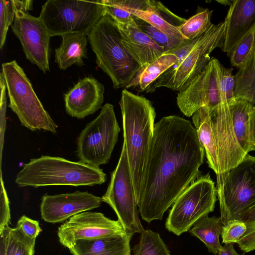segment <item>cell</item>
Returning a JSON list of instances; mask_svg holds the SVG:
<instances>
[{"instance_id": "cell-1", "label": "cell", "mask_w": 255, "mask_h": 255, "mask_svg": "<svg viewBox=\"0 0 255 255\" xmlns=\"http://www.w3.org/2000/svg\"><path fill=\"white\" fill-rule=\"evenodd\" d=\"M204 155L190 121L172 115L155 124L137 203L143 220L162 219L181 193L201 176Z\"/></svg>"}, {"instance_id": "cell-2", "label": "cell", "mask_w": 255, "mask_h": 255, "mask_svg": "<svg viewBox=\"0 0 255 255\" xmlns=\"http://www.w3.org/2000/svg\"><path fill=\"white\" fill-rule=\"evenodd\" d=\"M119 104L123 117L124 143L137 203L153 136L156 113L150 101L126 89L122 92Z\"/></svg>"}, {"instance_id": "cell-3", "label": "cell", "mask_w": 255, "mask_h": 255, "mask_svg": "<svg viewBox=\"0 0 255 255\" xmlns=\"http://www.w3.org/2000/svg\"><path fill=\"white\" fill-rule=\"evenodd\" d=\"M106 181V175L99 167L80 161L44 155L30 159L28 163L23 164L15 182L20 187L38 188L54 185L92 186Z\"/></svg>"}, {"instance_id": "cell-4", "label": "cell", "mask_w": 255, "mask_h": 255, "mask_svg": "<svg viewBox=\"0 0 255 255\" xmlns=\"http://www.w3.org/2000/svg\"><path fill=\"white\" fill-rule=\"evenodd\" d=\"M98 66L115 89L126 88L141 68L124 47L117 22L104 15L87 35Z\"/></svg>"}, {"instance_id": "cell-5", "label": "cell", "mask_w": 255, "mask_h": 255, "mask_svg": "<svg viewBox=\"0 0 255 255\" xmlns=\"http://www.w3.org/2000/svg\"><path fill=\"white\" fill-rule=\"evenodd\" d=\"M2 74L9 98L8 107L17 116L22 126L32 131L57 133L58 126L44 109L31 83L15 60L3 63Z\"/></svg>"}, {"instance_id": "cell-6", "label": "cell", "mask_w": 255, "mask_h": 255, "mask_svg": "<svg viewBox=\"0 0 255 255\" xmlns=\"http://www.w3.org/2000/svg\"><path fill=\"white\" fill-rule=\"evenodd\" d=\"M105 14L102 0H48L42 5L39 17L51 37L87 35Z\"/></svg>"}, {"instance_id": "cell-7", "label": "cell", "mask_w": 255, "mask_h": 255, "mask_svg": "<svg viewBox=\"0 0 255 255\" xmlns=\"http://www.w3.org/2000/svg\"><path fill=\"white\" fill-rule=\"evenodd\" d=\"M217 198L223 225L232 220L244 222L255 210V156L247 154L227 173Z\"/></svg>"}, {"instance_id": "cell-8", "label": "cell", "mask_w": 255, "mask_h": 255, "mask_svg": "<svg viewBox=\"0 0 255 255\" xmlns=\"http://www.w3.org/2000/svg\"><path fill=\"white\" fill-rule=\"evenodd\" d=\"M226 30L225 21L212 23L199 37L197 42L183 61L176 67H170L150 87L146 93L165 87L178 92L184 90L199 75L209 62L210 53L217 47L222 48Z\"/></svg>"}, {"instance_id": "cell-9", "label": "cell", "mask_w": 255, "mask_h": 255, "mask_svg": "<svg viewBox=\"0 0 255 255\" xmlns=\"http://www.w3.org/2000/svg\"><path fill=\"white\" fill-rule=\"evenodd\" d=\"M217 200L215 183L209 173L187 187L172 205L165 222L166 229L179 236L201 218L212 212Z\"/></svg>"}, {"instance_id": "cell-10", "label": "cell", "mask_w": 255, "mask_h": 255, "mask_svg": "<svg viewBox=\"0 0 255 255\" xmlns=\"http://www.w3.org/2000/svg\"><path fill=\"white\" fill-rule=\"evenodd\" d=\"M113 105L107 103L99 115L87 124L77 139L79 161L96 167L107 163L120 131Z\"/></svg>"}, {"instance_id": "cell-11", "label": "cell", "mask_w": 255, "mask_h": 255, "mask_svg": "<svg viewBox=\"0 0 255 255\" xmlns=\"http://www.w3.org/2000/svg\"><path fill=\"white\" fill-rule=\"evenodd\" d=\"M102 202L109 204L116 213L127 234L132 236L144 229L138 216L137 202L131 179L126 147L123 143L121 156Z\"/></svg>"}, {"instance_id": "cell-12", "label": "cell", "mask_w": 255, "mask_h": 255, "mask_svg": "<svg viewBox=\"0 0 255 255\" xmlns=\"http://www.w3.org/2000/svg\"><path fill=\"white\" fill-rule=\"evenodd\" d=\"M11 28L19 39L26 58L44 73L49 71L51 36L39 17L28 11H17Z\"/></svg>"}, {"instance_id": "cell-13", "label": "cell", "mask_w": 255, "mask_h": 255, "mask_svg": "<svg viewBox=\"0 0 255 255\" xmlns=\"http://www.w3.org/2000/svg\"><path fill=\"white\" fill-rule=\"evenodd\" d=\"M128 234L119 220H112L100 212L85 211L71 217L59 227V242L70 249L76 241Z\"/></svg>"}, {"instance_id": "cell-14", "label": "cell", "mask_w": 255, "mask_h": 255, "mask_svg": "<svg viewBox=\"0 0 255 255\" xmlns=\"http://www.w3.org/2000/svg\"><path fill=\"white\" fill-rule=\"evenodd\" d=\"M212 57L205 69L183 90L178 92L177 104L181 112L190 117L201 108L215 109L220 102L218 64Z\"/></svg>"}, {"instance_id": "cell-15", "label": "cell", "mask_w": 255, "mask_h": 255, "mask_svg": "<svg viewBox=\"0 0 255 255\" xmlns=\"http://www.w3.org/2000/svg\"><path fill=\"white\" fill-rule=\"evenodd\" d=\"M102 202L101 197L87 191L45 194L41 198V216L48 223L62 222L77 214L99 207Z\"/></svg>"}, {"instance_id": "cell-16", "label": "cell", "mask_w": 255, "mask_h": 255, "mask_svg": "<svg viewBox=\"0 0 255 255\" xmlns=\"http://www.w3.org/2000/svg\"><path fill=\"white\" fill-rule=\"evenodd\" d=\"M104 92V86L94 77L81 79L64 95L66 112L78 119L94 114L102 108Z\"/></svg>"}, {"instance_id": "cell-17", "label": "cell", "mask_w": 255, "mask_h": 255, "mask_svg": "<svg viewBox=\"0 0 255 255\" xmlns=\"http://www.w3.org/2000/svg\"><path fill=\"white\" fill-rule=\"evenodd\" d=\"M229 6L221 48L228 54L255 28V0H235Z\"/></svg>"}, {"instance_id": "cell-18", "label": "cell", "mask_w": 255, "mask_h": 255, "mask_svg": "<svg viewBox=\"0 0 255 255\" xmlns=\"http://www.w3.org/2000/svg\"><path fill=\"white\" fill-rule=\"evenodd\" d=\"M117 23L124 47L142 67L165 53L163 47L139 29L133 19L125 23Z\"/></svg>"}, {"instance_id": "cell-19", "label": "cell", "mask_w": 255, "mask_h": 255, "mask_svg": "<svg viewBox=\"0 0 255 255\" xmlns=\"http://www.w3.org/2000/svg\"><path fill=\"white\" fill-rule=\"evenodd\" d=\"M128 234L80 240L69 249L73 255H131Z\"/></svg>"}, {"instance_id": "cell-20", "label": "cell", "mask_w": 255, "mask_h": 255, "mask_svg": "<svg viewBox=\"0 0 255 255\" xmlns=\"http://www.w3.org/2000/svg\"><path fill=\"white\" fill-rule=\"evenodd\" d=\"M192 119L204 148L208 166L216 174L217 180L220 176V167L211 112L208 108L202 107L193 115Z\"/></svg>"}, {"instance_id": "cell-21", "label": "cell", "mask_w": 255, "mask_h": 255, "mask_svg": "<svg viewBox=\"0 0 255 255\" xmlns=\"http://www.w3.org/2000/svg\"><path fill=\"white\" fill-rule=\"evenodd\" d=\"M62 42L55 50V62L61 70H66L74 64L83 65L87 58L88 37L82 33L62 35Z\"/></svg>"}, {"instance_id": "cell-22", "label": "cell", "mask_w": 255, "mask_h": 255, "mask_svg": "<svg viewBox=\"0 0 255 255\" xmlns=\"http://www.w3.org/2000/svg\"><path fill=\"white\" fill-rule=\"evenodd\" d=\"M177 61L175 55L165 53L157 59L141 67L126 89H135L138 93L146 92L155 81Z\"/></svg>"}, {"instance_id": "cell-23", "label": "cell", "mask_w": 255, "mask_h": 255, "mask_svg": "<svg viewBox=\"0 0 255 255\" xmlns=\"http://www.w3.org/2000/svg\"><path fill=\"white\" fill-rule=\"evenodd\" d=\"M234 131L238 142L247 153L252 151L250 118L253 106L242 99H236L230 104Z\"/></svg>"}, {"instance_id": "cell-24", "label": "cell", "mask_w": 255, "mask_h": 255, "mask_svg": "<svg viewBox=\"0 0 255 255\" xmlns=\"http://www.w3.org/2000/svg\"><path fill=\"white\" fill-rule=\"evenodd\" d=\"M223 226L221 217L206 215L198 220L189 232L205 245L209 252L217 255L223 247L220 242Z\"/></svg>"}, {"instance_id": "cell-25", "label": "cell", "mask_w": 255, "mask_h": 255, "mask_svg": "<svg viewBox=\"0 0 255 255\" xmlns=\"http://www.w3.org/2000/svg\"><path fill=\"white\" fill-rule=\"evenodd\" d=\"M123 9L148 23L172 39L179 41L183 43H187L190 41L185 39L178 30L177 27L169 23L158 12L157 9L156 0H148V5L145 10L130 9Z\"/></svg>"}, {"instance_id": "cell-26", "label": "cell", "mask_w": 255, "mask_h": 255, "mask_svg": "<svg viewBox=\"0 0 255 255\" xmlns=\"http://www.w3.org/2000/svg\"><path fill=\"white\" fill-rule=\"evenodd\" d=\"M234 78L235 98L246 100L255 107V46L250 60Z\"/></svg>"}, {"instance_id": "cell-27", "label": "cell", "mask_w": 255, "mask_h": 255, "mask_svg": "<svg viewBox=\"0 0 255 255\" xmlns=\"http://www.w3.org/2000/svg\"><path fill=\"white\" fill-rule=\"evenodd\" d=\"M30 0H1L0 1V49L4 45L9 26H11L18 10L28 11L32 9Z\"/></svg>"}, {"instance_id": "cell-28", "label": "cell", "mask_w": 255, "mask_h": 255, "mask_svg": "<svg viewBox=\"0 0 255 255\" xmlns=\"http://www.w3.org/2000/svg\"><path fill=\"white\" fill-rule=\"evenodd\" d=\"M132 252L133 255H170V251L160 235L150 229L140 233Z\"/></svg>"}, {"instance_id": "cell-29", "label": "cell", "mask_w": 255, "mask_h": 255, "mask_svg": "<svg viewBox=\"0 0 255 255\" xmlns=\"http://www.w3.org/2000/svg\"><path fill=\"white\" fill-rule=\"evenodd\" d=\"M212 10L208 8L200 9L198 12L186 19L178 30L187 40H193L204 34L212 24Z\"/></svg>"}, {"instance_id": "cell-30", "label": "cell", "mask_w": 255, "mask_h": 255, "mask_svg": "<svg viewBox=\"0 0 255 255\" xmlns=\"http://www.w3.org/2000/svg\"><path fill=\"white\" fill-rule=\"evenodd\" d=\"M35 241L20 229L8 226L5 255H34Z\"/></svg>"}, {"instance_id": "cell-31", "label": "cell", "mask_w": 255, "mask_h": 255, "mask_svg": "<svg viewBox=\"0 0 255 255\" xmlns=\"http://www.w3.org/2000/svg\"><path fill=\"white\" fill-rule=\"evenodd\" d=\"M255 46V28L246 36L228 54L232 66L243 68L250 60Z\"/></svg>"}, {"instance_id": "cell-32", "label": "cell", "mask_w": 255, "mask_h": 255, "mask_svg": "<svg viewBox=\"0 0 255 255\" xmlns=\"http://www.w3.org/2000/svg\"><path fill=\"white\" fill-rule=\"evenodd\" d=\"M133 20L141 30L158 45L163 48L165 53L184 44L168 37L163 32L136 16Z\"/></svg>"}, {"instance_id": "cell-33", "label": "cell", "mask_w": 255, "mask_h": 255, "mask_svg": "<svg viewBox=\"0 0 255 255\" xmlns=\"http://www.w3.org/2000/svg\"><path fill=\"white\" fill-rule=\"evenodd\" d=\"M233 68H226L219 62L218 64L220 99L227 100L230 104L235 99V78Z\"/></svg>"}, {"instance_id": "cell-34", "label": "cell", "mask_w": 255, "mask_h": 255, "mask_svg": "<svg viewBox=\"0 0 255 255\" xmlns=\"http://www.w3.org/2000/svg\"><path fill=\"white\" fill-rule=\"evenodd\" d=\"M247 230L245 223L238 220L228 221L223 226L221 236L222 243H237Z\"/></svg>"}, {"instance_id": "cell-35", "label": "cell", "mask_w": 255, "mask_h": 255, "mask_svg": "<svg viewBox=\"0 0 255 255\" xmlns=\"http://www.w3.org/2000/svg\"><path fill=\"white\" fill-rule=\"evenodd\" d=\"M244 222L247 230L237 244L242 251L248 253L255 250V210Z\"/></svg>"}, {"instance_id": "cell-36", "label": "cell", "mask_w": 255, "mask_h": 255, "mask_svg": "<svg viewBox=\"0 0 255 255\" xmlns=\"http://www.w3.org/2000/svg\"><path fill=\"white\" fill-rule=\"evenodd\" d=\"M105 14L110 16L117 23H125L135 17L130 13L118 7L110 0H102Z\"/></svg>"}, {"instance_id": "cell-37", "label": "cell", "mask_w": 255, "mask_h": 255, "mask_svg": "<svg viewBox=\"0 0 255 255\" xmlns=\"http://www.w3.org/2000/svg\"><path fill=\"white\" fill-rule=\"evenodd\" d=\"M0 233H1L6 227L8 226L10 222L9 202L4 186L1 174L0 177Z\"/></svg>"}, {"instance_id": "cell-38", "label": "cell", "mask_w": 255, "mask_h": 255, "mask_svg": "<svg viewBox=\"0 0 255 255\" xmlns=\"http://www.w3.org/2000/svg\"><path fill=\"white\" fill-rule=\"evenodd\" d=\"M16 227L20 229L27 237L31 239H36L42 231L38 221L31 219L25 215L19 219Z\"/></svg>"}, {"instance_id": "cell-39", "label": "cell", "mask_w": 255, "mask_h": 255, "mask_svg": "<svg viewBox=\"0 0 255 255\" xmlns=\"http://www.w3.org/2000/svg\"><path fill=\"white\" fill-rule=\"evenodd\" d=\"M250 137L252 148L255 146V107H253L251 115Z\"/></svg>"}, {"instance_id": "cell-40", "label": "cell", "mask_w": 255, "mask_h": 255, "mask_svg": "<svg viewBox=\"0 0 255 255\" xmlns=\"http://www.w3.org/2000/svg\"><path fill=\"white\" fill-rule=\"evenodd\" d=\"M219 255H245V253L242 254H238L234 248L233 243L225 244L220 251Z\"/></svg>"}, {"instance_id": "cell-41", "label": "cell", "mask_w": 255, "mask_h": 255, "mask_svg": "<svg viewBox=\"0 0 255 255\" xmlns=\"http://www.w3.org/2000/svg\"><path fill=\"white\" fill-rule=\"evenodd\" d=\"M7 227L0 233V255H5Z\"/></svg>"}, {"instance_id": "cell-42", "label": "cell", "mask_w": 255, "mask_h": 255, "mask_svg": "<svg viewBox=\"0 0 255 255\" xmlns=\"http://www.w3.org/2000/svg\"><path fill=\"white\" fill-rule=\"evenodd\" d=\"M252 151H255V146L252 147Z\"/></svg>"}]
</instances>
